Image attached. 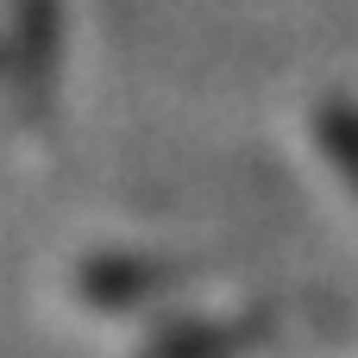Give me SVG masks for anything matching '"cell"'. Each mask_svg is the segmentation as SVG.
<instances>
[{
  "label": "cell",
  "mask_w": 358,
  "mask_h": 358,
  "mask_svg": "<svg viewBox=\"0 0 358 358\" xmlns=\"http://www.w3.org/2000/svg\"><path fill=\"white\" fill-rule=\"evenodd\" d=\"M6 63H13V82L25 94V107H38L50 94V76H57V0H13Z\"/></svg>",
  "instance_id": "cell-1"
}]
</instances>
